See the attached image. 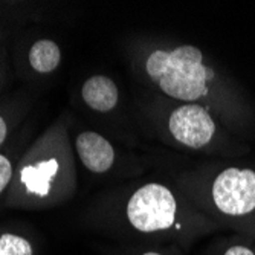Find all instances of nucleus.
<instances>
[{
    "mask_svg": "<svg viewBox=\"0 0 255 255\" xmlns=\"http://www.w3.org/2000/svg\"><path fill=\"white\" fill-rule=\"evenodd\" d=\"M75 151L81 164L94 174H109L115 167H126L124 154L104 134L86 130L75 137Z\"/></svg>",
    "mask_w": 255,
    "mask_h": 255,
    "instance_id": "nucleus-6",
    "label": "nucleus"
},
{
    "mask_svg": "<svg viewBox=\"0 0 255 255\" xmlns=\"http://www.w3.org/2000/svg\"><path fill=\"white\" fill-rule=\"evenodd\" d=\"M220 255H255V240L249 237L233 240L222 249Z\"/></svg>",
    "mask_w": 255,
    "mask_h": 255,
    "instance_id": "nucleus-10",
    "label": "nucleus"
},
{
    "mask_svg": "<svg viewBox=\"0 0 255 255\" xmlns=\"http://www.w3.org/2000/svg\"><path fill=\"white\" fill-rule=\"evenodd\" d=\"M124 49L131 72L148 92L179 103L202 104L231 124L242 120V103L234 90L225 86L197 46L141 35L130 38Z\"/></svg>",
    "mask_w": 255,
    "mask_h": 255,
    "instance_id": "nucleus-1",
    "label": "nucleus"
},
{
    "mask_svg": "<svg viewBox=\"0 0 255 255\" xmlns=\"http://www.w3.org/2000/svg\"><path fill=\"white\" fill-rule=\"evenodd\" d=\"M8 131H9V126H8V123H6L3 115H0V145H2L6 141Z\"/></svg>",
    "mask_w": 255,
    "mask_h": 255,
    "instance_id": "nucleus-12",
    "label": "nucleus"
},
{
    "mask_svg": "<svg viewBox=\"0 0 255 255\" xmlns=\"http://www.w3.org/2000/svg\"><path fill=\"white\" fill-rule=\"evenodd\" d=\"M197 210L217 226L255 240V168H191L171 176Z\"/></svg>",
    "mask_w": 255,
    "mask_h": 255,
    "instance_id": "nucleus-3",
    "label": "nucleus"
},
{
    "mask_svg": "<svg viewBox=\"0 0 255 255\" xmlns=\"http://www.w3.org/2000/svg\"><path fill=\"white\" fill-rule=\"evenodd\" d=\"M113 211L121 233L183 249L219 228L197 210L170 176L137 179L124 185Z\"/></svg>",
    "mask_w": 255,
    "mask_h": 255,
    "instance_id": "nucleus-2",
    "label": "nucleus"
},
{
    "mask_svg": "<svg viewBox=\"0 0 255 255\" xmlns=\"http://www.w3.org/2000/svg\"><path fill=\"white\" fill-rule=\"evenodd\" d=\"M0 255H32V246L25 237L2 234L0 236Z\"/></svg>",
    "mask_w": 255,
    "mask_h": 255,
    "instance_id": "nucleus-9",
    "label": "nucleus"
},
{
    "mask_svg": "<svg viewBox=\"0 0 255 255\" xmlns=\"http://www.w3.org/2000/svg\"><path fill=\"white\" fill-rule=\"evenodd\" d=\"M137 110L150 133L168 147L208 153L226 144L216 115L202 104L179 103L148 92L137 103Z\"/></svg>",
    "mask_w": 255,
    "mask_h": 255,
    "instance_id": "nucleus-4",
    "label": "nucleus"
},
{
    "mask_svg": "<svg viewBox=\"0 0 255 255\" xmlns=\"http://www.w3.org/2000/svg\"><path fill=\"white\" fill-rule=\"evenodd\" d=\"M120 87L107 75H94L84 81L81 97L84 104L98 113H110L120 104Z\"/></svg>",
    "mask_w": 255,
    "mask_h": 255,
    "instance_id": "nucleus-7",
    "label": "nucleus"
},
{
    "mask_svg": "<svg viewBox=\"0 0 255 255\" xmlns=\"http://www.w3.org/2000/svg\"><path fill=\"white\" fill-rule=\"evenodd\" d=\"M12 177H14V165L11 159L6 154L0 153V194L8 188Z\"/></svg>",
    "mask_w": 255,
    "mask_h": 255,
    "instance_id": "nucleus-11",
    "label": "nucleus"
},
{
    "mask_svg": "<svg viewBox=\"0 0 255 255\" xmlns=\"http://www.w3.org/2000/svg\"><path fill=\"white\" fill-rule=\"evenodd\" d=\"M136 255H168L164 251H159V249H144L141 252H137Z\"/></svg>",
    "mask_w": 255,
    "mask_h": 255,
    "instance_id": "nucleus-13",
    "label": "nucleus"
},
{
    "mask_svg": "<svg viewBox=\"0 0 255 255\" xmlns=\"http://www.w3.org/2000/svg\"><path fill=\"white\" fill-rule=\"evenodd\" d=\"M60 46L48 38L37 40L29 49V64L38 74H51L60 66Z\"/></svg>",
    "mask_w": 255,
    "mask_h": 255,
    "instance_id": "nucleus-8",
    "label": "nucleus"
},
{
    "mask_svg": "<svg viewBox=\"0 0 255 255\" xmlns=\"http://www.w3.org/2000/svg\"><path fill=\"white\" fill-rule=\"evenodd\" d=\"M63 176V162L57 153H49L43 157H34L21 162L17 170L15 179L18 190L25 197L34 200H48L55 185Z\"/></svg>",
    "mask_w": 255,
    "mask_h": 255,
    "instance_id": "nucleus-5",
    "label": "nucleus"
}]
</instances>
